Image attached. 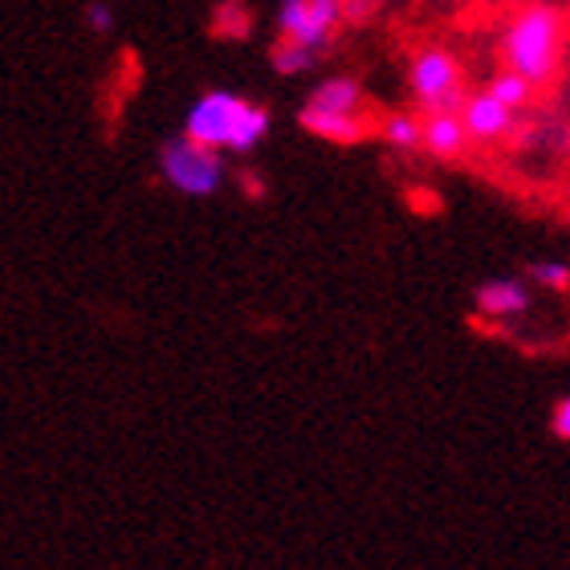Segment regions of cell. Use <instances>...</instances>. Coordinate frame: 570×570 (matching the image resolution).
Returning <instances> with one entry per match:
<instances>
[{
	"instance_id": "cell-9",
	"label": "cell",
	"mask_w": 570,
	"mask_h": 570,
	"mask_svg": "<svg viewBox=\"0 0 570 570\" xmlns=\"http://www.w3.org/2000/svg\"><path fill=\"white\" fill-rule=\"evenodd\" d=\"M469 131H464L461 122V110H432L424 115V151L432 159H461L464 147H469Z\"/></svg>"
},
{
	"instance_id": "cell-4",
	"label": "cell",
	"mask_w": 570,
	"mask_h": 570,
	"mask_svg": "<svg viewBox=\"0 0 570 570\" xmlns=\"http://www.w3.org/2000/svg\"><path fill=\"white\" fill-rule=\"evenodd\" d=\"M407 86L424 115L432 110H461L469 90H464V70L456 53L444 46H424L416 49V58L407 66Z\"/></svg>"
},
{
	"instance_id": "cell-2",
	"label": "cell",
	"mask_w": 570,
	"mask_h": 570,
	"mask_svg": "<svg viewBox=\"0 0 570 570\" xmlns=\"http://www.w3.org/2000/svg\"><path fill=\"white\" fill-rule=\"evenodd\" d=\"M265 135H269V110L228 90H213L188 110V139L213 151H253Z\"/></svg>"
},
{
	"instance_id": "cell-7",
	"label": "cell",
	"mask_w": 570,
	"mask_h": 570,
	"mask_svg": "<svg viewBox=\"0 0 570 570\" xmlns=\"http://www.w3.org/2000/svg\"><path fill=\"white\" fill-rule=\"evenodd\" d=\"M461 122L473 142H501L510 139L513 127H518V110H510L501 98L489 95V90H476V95L464 98Z\"/></svg>"
},
{
	"instance_id": "cell-14",
	"label": "cell",
	"mask_w": 570,
	"mask_h": 570,
	"mask_svg": "<svg viewBox=\"0 0 570 570\" xmlns=\"http://www.w3.org/2000/svg\"><path fill=\"white\" fill-rule=\"evenodd\" d=\"M86 24H90L95 33H110V29H115V9H110L107 0H95V4H86Z\"/></svg>"
},
{
	"instance_id": "cell-13",
	"label": "cell",
	"mask_w": 570,
	"mask_h": 570,
	"mask_svg": "<svg viewBox=\"0 0 570 570\" xmlns=\"http://www.w3.org/2000/svg\"><path fill=\"white\" fill-rule=\"evenodd\" d=\"M530 282L550 289V294H567L570 289V265L567 262H534L530 265Z\"/></svg>"
},
{
	"instance_id": "cell-12",
	"label": "cell",
	"mask_w": 570,
	"mask_h": 570,
	"mask_svg": "<svg viewBox=\"0 0 570 570\" xmlns=\"http://www.w3.org/2000/svg\"><path fill=\"white\" fill-rule=\"evenodd\" d=\"M318 61V53L314 49H306V46H297V41H277V49H274V70L277 73H302V70H309Z\"/></svg>"
},
{
	"instance_id": "cell-1",
	"label": "cell",
	"mask_w": 570,
	"mask_h": 570,
	"mask_svg": "<svg viewBox=\"0 0 570 570\" xmlns=\"http://www.w3.org/2000/svg\"><path fill=\"white\" fill-rule=\"evenodd\" d=\"M567 17L554 4H525L510 17L505 33H501V70L522 73L525 82L538 90L550 86L562 70V53H567Z\"/></svg>"
},
{
	"instance_id": "cell-8",
	"label": "cell",
	"mask_w": 570,
	"mask_h": 570,
	"mask_svg": "<svg viewBox=\"0 0 570 570\" xmlns=\"http://www.w3.org/2000/svg\"><path fill=\"white\" fill-rule=\"evenodd\" d=\"M530 302L534 297H530V285L522 277H493V282H485L476 289V309L493 322L522 318L525 309H530Z\"/></svg>"
},
{
	"instance_id": "cell-3",
	"label": "cell",
	"mask_w": 570,
	"mask_h": 570,
	"mask_svg": "<svg viewBox=\"0 0 570 570\" xmlns=\"http://www.w3.org/2000/svg\"><path fill=\"white\" fill-rule=\"evenodd\" d=\"M302 127L318 139L331 142H358L367 139L371 119H367V98L355 78H326V82L309 95L306 110H302Z\"/></svg>"
},
{
	"instance_id": "cell-6",
	"label": "cell",
	"mask_w": 570,
	"mask_h": 570,
	"mask_svg": "<svg viewBox=\"0 0 570 570\" xmlns=\"http://www.w3.org/2000/svg\"><path fill=\"white\" fill-rule=\"evenodd\" d=\"M343 21L346 0H282V9H277V29L285 41H297L314 53L331 46Z\"/></svg>"
},
{
	"instance_id": "cell-5",
	"label": "cell",
	"mask_w": 570,
	"mask_h": 570,
	"mask_svg": "<svg viewBox=\"0 0 570 570\" xmlns=\"http://www.w3.org/2000/svg\"><path fill=\"white\" fill-rule=\"evenodd\" d=\"M164 176L171 179V188H179L184 196H213L225 179V164L213 147H200L196 139H171L159 155Z\"/></svg>"
},
{
	"instance_id": "cell-11",
	"label": "cell",
	"mask_w": 570,
	"mask_h": 570,
	"mask_svg": "<svg viewBox=\"0 0 570 570\" xmlns=\"http://www.w3.org/2000/svg\"><path fill=\"white\" fill-rule=\"evenodd\" d=\"M485 90H489L493 98H501V102H505L510 110H525L530 102H534V95H538V86H534V82H525L522 73H513V70L493 73Z\"/></svg>"
},
{
	"instance_id": "cell-15",
	"label": "cell",
	"mask_w": 570,
	"mask_h": 570,
	"mask_svg": "<svg viewBox=\"0 0 570 570\" xmlns=\"http://www.w3.org/2000/svg\"><path fill=\"white\" fill-rule=\"evenodd\" d=\"M550 424H554V436L570 440V395L554 404V420H550Z\"/></svg>"
},
{
	"instance_id": "cell-10",
	"label": "cell",
	"mask_w": 570,
	"mask_h": 570,
	"mask_svg": "<svg viewBox=\"0 0 570 570\" xmlns=\"http://www.w3.org/2000/svg\"><path fill=\"white\" fill-rule=\"evenodd\" d=\"M380 135L392 151H424V119H416L412 110H392L380 122Z\"/></svg>"
}]
</instances>
